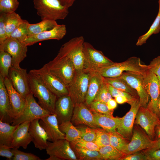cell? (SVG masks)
Returning a JSON list of instances; mask_svg holds the SVG:
<instances>
[{
	"instance_id": "cell-13",
	"label": "cell",
	"mask_w": 160,
	"mask_h": 160,
	"mask_svg": "<svg viewBox=\"0 0 160 160\" xmlns=\"http://www.w3.org/2000/svg\"><path fill=\"white\" fill-rule=\"evenodd\" d=\"M27 46L16 39L9 37L0 44V50L9 53L12 57V66L19 68L20 63L27 56Z\"/></svg>"
},
{
	"instance_id": "cell-38",
	"label": "cell",
	"mask_w": 160,
	"mask_h": 160,
	"mask_svg": "<svg viewBox=\"0 0 160 160\" xmlns=\"http://www.w3.org/2000/svg\"><path fill=\"white\" fill-rule=\"evenodd\" d=\"M29 23L27 20H24L12 32L9 37L16 39L23 43L28 37V26Z\"/></svg>"
},
{
	"instance_id": "cell-29",
	"label": "cell",
	"mask_w": 160,
	"mask_h": 160,
	"mask_svg": "<svg viewBox=\"0 0 160 160\" xmlns=\"http://www.w3.org/2000/svg\"><path fill=\"white\" fill-rule=\"evenodd\" d=\"M18 126L10 125L0 120V145H4L11 148L13 134Z\"/></svg>"
},
{
	"instance_id": "cell-4",
	"label": "cell",
	"mask_w": 160,
	"mask_h": 160,
	"mask_svg": "<svg viewBox=\"0 0 160 160\" xmlns=\"http://www.w3.org/2000/svg\"><path fill=\"white\" fill-rule=\"evenodd\" d=\"M90 72L86 69L76 70L71 81L67 86L69 95L75 105L85 103Z\"/></svg>"
},
{
	"instance_id": "cell-12",
	"label": "cell",
	"mask_w": 160,
	"mask_h": 160,
	"mask_svg": "<svg viewBox=\"0 0 160 160\" xmlns=\"http://www.w3.org/2000/svg\"><path fill=\"white\" fill-rule=\"evenodd\" d=\"M154 142L140 126L134 125L132 138L123 152L127 155L151 148Z\"/></svg>"
},
{
	"instance_id": "cell-27",
	"label": "cell",
	"mask_w": 160,
	"mask_h": 160,
	"mask_svg": "<svg viewBox=\"0 0 160 160\" xmlns=\"http://www.w3.org/2000/svg\"><path fill=\"white\" fill-rule=\"evenodd\" d=\"M92 111L98 126L108 132L117 131L121 118L114 117L113 116L100 113Z\"/></svg>"
},
{
	"instance_id": "cell-14",
	"label": "cell",
	"mask_w": 160,
	"mask_h": 160,
	"mask_svg": "<svg viewBox=\"0 0 160 160\" xmlns=\"http://www.w3.org/2000/svg\"><path fill=\"white\" fill-rule=\"evenodd\" d=\"M8 78L13 87L24 98L31 93L26 69L12 66Z\"/></svg>"
},
{
	"instance_id": "cell-50",
	"label": "cell",
	"mask_w": 160,
	"mask_h": 160,
	"mask_svg": "<svg viewBox=\"0 0 160 160\" xmlns=\"http://www.w3.org/2000/svg\"><path fill=\"white\" fill-rule=\"evenodd\" d=\"M123 160H148L147 157L142 151L127 155Z\"/></svg>"
},
{
	"instance_id": "cell-26",
	"label": "cell",
	"mask_w": 160,
	"mask_h": 160,
	"mask_svg": "<svg viewBox=\"0 0 160 160\" xmlns=\"http://www.w3.org/2000/svg\"><path fill=\"white\" fill-rule=\"evenodd\" d=\"M88 71L90 72V75L85 103L89 106L91 103L94 100L97 95L105 81L104 77L98 73Z\"/></svg>"
},
{
	"instance_id": "cell-49",
	"label": "cell",
	"mask_w": 160,
	"mask_h": 160,
	"mask_svg": "<svg viewBox=\"0 0 160 160\" xmlns=\"http://www.w3.org/2000/svg\"><path fill=\"white\" fill-rule=\"evenodd\" d=\"M7 38L6 30L5 13H0V44Z\"/></svg>"
},
{
	"instance_id": "cell-33",
	"label": "cell",
	"mask_w": 160,
	"mask_h": 160,
	"mask_svg": "<svg viewBox=\"0 0 160 160\" xmlns=\"http://www.w3.org/2000/svg\"><path fill=\"white\" fill-rule=\"evenodd\" d=\"M99 151L103 160H123L127 156L111 145L100 148Z\"/></svg>"
},
{
	"instance_id": "cell-22",
	"label": "cell",
	"mask_w": 160,
	"mask_h": 160,
	"mask_svg": "<svg viewBox=\"0 0 160 160\" xmlns=\"http://www.w3.org/2000/svg\"><path fill=\"white\" fill-rule=\"evenodd\" d=\"M39 123L45 130L49 139L53 142L59 139H65V134L60 130L56 115L50 114L40 119Z\"/></svg>"
},
{
	"instance_id": "cell-39",
	"label": "cell",
	"mask_w": 160,
	"mask_h": 160,
	"mask_svg": "<svg viewBox=\"0 0 160 160\" xmlns=\"http://www.w3.org/2000/svg\"><path fill=\"white\" fill-rule=\"evenodd\" d=\"M96 137L95 142L100 148L110 145L109 135L108 132L103 128H94Z\"/></svg>"
},
{
	"instance_id": "cell-28",
	"label": "cell",
	"mask_w": 160,
	"mask_h": 160,
	"mask_svg": "<svg viewBox=\"0 0 160 160\" xmlns=\"http://www.w3.org/2000/svg\"><path fill=\"white\" fill-rule=\"evenodd\" d=\"M57 25L56 21L48 19L42 20L41 22L36 23H29L28 26V37L51 30Z\"/></svg>"
},
{
	"instance_id": "cell-58",
	"label": "cell",
	"mask_w": 160,
	"mask_h": 160,
	"mask_svg": "<svg viewBox=\"0 0 160 160\" xmlns=\"http://www.w3.org/2000/svg\"><path fill=\"white\" fill-rule=\"evenodd\" d=\"M46 160H60L59 158L53 156H50L49 158L45 159Z\"/></svg>"
},
{
	"instance_id": "cell-24",
	"label": "cell",
	"mask_w": 160,
	"mask_h": 160,
	"mask_svg": "<svg viewBox=\"0 0 160 160\" xmlns=\"http://www.w3.org/2000/svg\"><path fill=\"white\" fill-rule=\"evenodd\" d=\"M40 119H35L31 122L29 132L33 138L32 141L35 148L40 150L46 149L49 138L45 130L39 123Z\"/></svg>"
},
{
	"instance_id": "cell-52",
	"label": "cell",
	"mask_w": 160,
	"mask_h": 160,
	"mask_svg": "<svg viewBox=\"0 0 160 160\" xmlns=\"http://www.w3.org/2000/svg\"><path fill=\"white\" fill-rule=\"evenodd\" d=\"M115 98V100L117 103L119 104H122L124 103H129V101L126 97L123 96H118Z\"/></svg>"
},
{
	"instance_id": "cell-46",
	"label": "cell",
	"mask_w": 160,
	"mask_h": 160,
	"mask_svg": "<svg viewBox=\"0 0 160 160\" xmlns=\"http://www.w3.org/2000/svg\"><path fill=\"white\" fill-rule=\"evenodd\" d=\"M108 89L112 97H115L118 96H123L126 97L129 101V104L131 105L137 99V98L130 94L125 92L116 89L111 85L107 84Z\"/></svg>"
},
{
	"instance_id": "cell-9",
	"label": "cell",
	"mask_w": 160,
	"mask_h": 160,
	"mask_svg": "<svg viewBox=\"0 0 160 160\" xmlns=\"http://www.w3.org/2000/svg\"><path fill=\"white\" fill-rule=\"evenodd\" d=\"M30 71L38 76L57 98L69 95L67 85L50 72L45 65L40 69Z\"/></svg>"
},
{
	"instance_id": "cell-17",
	"label": "cell",
	"mask_w": 160,
	"mask_h": 160,
	"mask_svg": "<svg viewBox=\"0 0 160 160\" xmlns=\"http://www.w3.org/2000/svg\"><path fill=\"white\" fill-rule=\"evenodd\" d=\"M129 111L121 117L117 131L130 140L132 138L136 116L140 106L139 98L136 99L130 105Z\"/></svg>"
},
{
	"instance_id": "cell-36",
	"label": "cell",
	"mask_w": 160,
	"mask_h": 160,
	"mask_svg": "<svg viewBox=\"0 0 160 160\" xmlns=\"http://www.w3.org/2000/svg\"><path fill=\"white\" fill-rule=\"evenodd\" d=\"M108 132L110 136V145L123 152L130 140L117 131Z\"/></svg>"
},
{
	"instance_id": "cell-42",
	"label": "cell",
	"mask_w": 160,
	"mask_h": 160,
	"mask_svg": "<svg viewBox=\"0 0 160 160\" xmlns=\"http://www.w3.org/2000/svg\"><path fill=\"white\" fill-rule=\"evenodd\" d=\"M89 107L92 110L97 113L113 116L114 110H109L106 103L98 101H94Z\"/></svg>"
},
{
	"instance_id": "cell-23",
	"label": "cell",
	"mask_w": 160,
	"mask_h": 160,
	"mask_svg": "<svg viewBox=\"0 0 160 160\" xmlns=\"http://www.w3.org/2000/svg\"><path fill=\"white\" fill-rule=\"evenodd\" d=\"M31 122L26 121L18 125L14 132L11 148L22 147L26 149L33 139L29 132Z\"/></svg>"
},
{
	"instance_id": "cell-41",
	"label": "cell",
	"mask_w": 160,
	"mask_h": 160,
	"mask_svg": "<svg viewBox=\"0 0 160 160\" xmlns=\"http://www.w3.org/2000/svg\"><path fill=\"white\" fill-rule=\"evenodd\" d=\"M19 5L18 0H0V13L7 14L15 12Z\"/></svg>"
},
{
	"instance_id": "cell-40",
	"label": "cell",
	"mask_w": 160,
	"mask_h": 160,
	"mask_svg": "<svg viewBox=\"0 0 160 160\" xmlns=\"http://www.w3.org/2000/svg\"><path fill=\"white\" fill-rule=\"evenodd\" d=\"M76 127L81 132V138L87 141L95 142L96 134L94 128L84 124Z\"/></svg>"
},
{
	"instance_id": "cell-35",
	"label": "cell",
	"mask_w": 160,
	"mask_h": 160,
	"mask_svg": "<svg viewBox=\"0 0 160 160\" xmlns=\"http://www.w3.org/2000/svg\"><path fill=\"white\" fill-rule=\"evenodd\" d=\"M5 23L7 36L9 38L12 32L24 21L19 15L15 12L5 13Z\"/></svg>"
},
{
	"instance_id": "cell-51",
	"label": "cell",
	"mask_w": 160,
	"mask_h": 160,
	"mask_svg": "<svg viewBox=\"0 0 160 160\" xmlns=\"http://www.w3.org/2000/svg\"><path fill=\"white\" fill-rule=\"evenodd\" d=\"M14 153L10 147L4 145H0V156L5 157L9 160H12Z\"/></svg>"
},
{
	"instance_id": "cell-5",
	"label": "cell",
	"mask_w": 160,
	"mask_h": 160,
	"mask_svg": "<svg viewBox=\"0 0 160 160\" xmlns=\"http://www.w3.org/2000/svg\"><path fill=\"white\" fill-rule=\"evenodd\" d=\"M84 39L82 36L70 39L63 44L57 55L67 57L73 63L76 70L84 69L83 44Z\"/></svg>"
},
{
	"instance_id": "cell-15",
	"label": "cell",
	"mask_w": 160,
	"mask_h": 160,
	"mask_svg": "<svg viewBox=\"0 0 160 160\" xmlns=\"http://www.w3.org/2000/svg\"><path fill=\"white\" fill-rule=\"evenodd\" d=\"M144 76L146 88L151 98L147 107L159 117L157 102L160 93V82L157 76L148 69Z\"/></svg>"
},
{
	"instance_id": "cell-10",
	"label": "cell",
	"mask_w": 160,
	"mask_h": 160,
	"mask_svg": "<svg viewBox=\"0 0 160 160\" xmlns=\"http://www.w3.org/2000/svg\"><path fill=\"white\" fill-rule=\"evenodd\" d=\"M144 73L127 71L123 72L119 76L125 79L137 91L139 97L140 106L147 107L150 96L146 88Z\"/></svg>"
},
{
	"instance_id": "cell-54",
	"label": "cell",
	"mask_w": 160,
	"mask_h": 160,
	"mask_svg": "<svg viewBox=\"0 0 160 160\" xmlns=\"http://www.w3.org/2000/svg\"><path fill=\"white\" fill-rule=\"evenodd\" d=\"M63 5L68 8L71 7L75 0H58Z\"/></svg>"
},
{
	"instance_id": "cell-3",
	"label": "cell",
	"mask_w": 160,
	"mask_h": 160,
	"mask_svg": "<svg viewBox=\"0 0 160 160\" xmlns=\"http://www.w3.org/2000/svg\"><path fill=\"white\" fill-rule=\"evenodd\" d=\"M34 7L41 20H63L68 15V8L58 0H33Z\"/></svg>"
},
{
	"instance_id": "cell-31",
	"label": "cell",
	"mask_w": 160,
	"mask_h": 160,
	"mask_svg": "<svg viewBox=\"0 0 160 160\" xmlns=\"http://www.w3.org/2000/svg\"><path fill=\"white\" fill-rule=\"evenodd\" d=\"M70 145L78 160H103L98 151L90 150L70 144Z\"/></svg>"
},
{
	"instance_id": "cell-32",
	"label": "cell",
	"mask_w": 160,
	"mask_h": 160,
	"mask_svg": "<svg viewBox=\"0 0 160 160\" xmlns=\"http://www.w3.org/2000/svg\"><path fill=\"white\" fill-rule=\"evenodd\" d=\"M61 131L65 135V139L69 142L81 138L80 132L74 125L71 121L62 123L59 124Z\"/></svg>"
},
{
	"instance_id": "cell-43",
	"label": "cell",
	"mask_w": 160,
	"mask_h": 160,
	"mask_svg": "<svg viewBox=\"0 0 160 160\" xmlns=\"http://www.w3.org/2000/svg\"><path fill=\"white\" fill-rule=\"evenodd\" d=\"M12 151L14 153L12 160H40L38 156L31 153L23 152L16 148H12Z\"/></svg>"
},
{
	"instance_id": "cell-56",
	"label": "cell",
	"mask_w": 160,
	"mask_h": 160,
	"mask_svg": "<svg viewBox=\"0 0 160 160\" xmlns=\"http://www.w3.org/2000/svg\"><path fill=\"white\" fill-rule=\"evenodd\" d=\"M150 148L153 149H160V138L154 140L153 146Z\"/></svg>"
},
{
	"instance_id": "cell-11",
	"label": "cell",
	"mask_w": 160,
	"mask_h": 160,
	"mask_svg": "<svg viewBox=\"0 0 160 160\" xmlns=\"http://www.w3.org/2000/svg\"><path fill=\"white\" fill-rule=\"evenodd\" d=\"M160 123V119L155 113L147 107H140L134 124L140 126L153 140L155 139V128Z\"/></svg>"
},
{
	"instance_id": "cell-1",
	"label": "cell",
	"mask_w": 160,
	"mask_h": 160,
	"mask_svg": "<svg viewBox=\"0 0 160 160\" xmlns=\"http://www.w3.org/2000/svg\"><path fill=\"white\" fill-rule=\"evenodd\" d=\"M28 76L31 93L38 98V104L51 114H54L57 96L37 75L29 71Z\"/></svg>"
},
{
	"instance_id": "cell-34",
	"label": "cell",
	"mask_w": 160,
	"mask_h": 160,
	"mask_svg": "<svg viewBox=\"0 0 160 160\" xmlns=\"http://www.w3.org/2000/svg\"><path fill=\"white\" fill-rule=\"evenodd\" d=\"M159 10L157 15L148 31L145 34L139 37L136 45L140 46L145 44L148 39L153 34H158L160 31V0L158 1Z\"/></svg>"
},
{
	"instance_id": "cell-48",
	"label": "cell",
	"mask_w": 160,
	"mask_h": 160,
	"mask_svg": "<svg viewBox=\"0 0 160 160\" xmlns=\"http://www.w3.org/2000/svg\"><path fill=\"white\" fill-rule=\"evenodd\" d=\"M141 151L148 160H160V149L148 148Z\"/></svg>"
},
{
	"instance_id": "cell-25",
	"label": "cell",
	"mask_w": 160,
	"mask_h": 160,
	"mask_svg": "<svg viewBox=\"0 0 160 160\" xmlns=\"http://www.w3.org/2000/svg\"><path fill=\"white\" fill-rule=\"evenodd\" d=\"M4 83L15 119L22 113L25 107V99L15 89L8 77L4 78Z\"/></svg>"
},
{
	"instance_id": "cell-30",
	"label": "cell",
	"mask_w": 160,
	"mask_h": 160,
	"mask_svg": "<svg viewBox=\"0 0 160 160\" xmlns=\"http://www.w3.org/2000/svg\"><path fill=\"white\" fill-rule=\"evenodd\" d=\"M104 81L116 89L129 93L139 98L137 91L132 88L125 79L120 76L104 78Z\"/></svg>"
},
{
	"instance_id": "cell-2",
	"label": "cell",
	"mask_w": 160,
	"mask_h": 160,
	"mask_svg": "<svg viewBox=\"0 0 160 160\" xmlns=\"http://www.w3.org/2000/svg\"><path fill=\"white\" fill-rule=\"evenodd\" d=\"M148 69V65L142 64L140 58L133 56L122 62L114 63L105 67L89 71L96 72L104 78H114L127 71L144 73Z\"/></svg>"
},
{
	"instance_id": "cell-47",
	"label": "cell",
	"mask_w": 160,
	"mask_h": 160,
	"mask_svg": "<svg viewBox=\"0 0 160 160\" xmlns=\"http://www.w3.org/2000/svg\"><path fill=\"white\" fill-rule=\"evenodd\" d=\"M148 65V69L157 76L160 82V56L153 59Z\"/></svg>"
},
{
	"instance_id": "cell-57",
	"label": "cell",
	"mask_w": 160,
	"mask_h": 160,
	"mask_svg": "<svg viewBox=\"0 0 160 160\" xmlns=\"http://www.w3.org/2000/svg\"><path fill=\"white\" fill-rule=\"evenodd\" d=\"M157 106L159 112V117L160 119V93L158 100Z\"/></svg>"
},
{
	"instance_id": "cell-45",
	"label": "cell",
	"mask_w": 160,
	"mask_h": 160,
	"mask_svg": "<svg viewBox=\"0 0 160 160\" xmlns=\"http://www.w3.org/2000/svg\"><path fill=\"white\" fill-rule=\"evenodd\" d=\"M70 144L89 150L99 151L100 148L95 143L85 140L81 138L71 142Z\"/></svg>"
},
{
	"instance_id": "cell-8",
	"label": "cell",
	"mask_w": 160,
	"mask_h": 160,
	"mask_svg": "<svg viewBox=\"0 0 160 160\" xmlns=\"http://www.w3.org/2000/svg\"><path fill=\"white\" fill-rule=\"evenodd\" d=\"M83 52L84 69H94L105 67L114 63L88 42H84Z\"/></svg>"
},
{
	"instance_id": "cell-37",
	"label": "cell",
	"mask_w": 160,
	"mask_h": 160,
	"mask_svg": "<svg viewBox=\"0 0 160 160\" xmlns=\"http://www.w3.org/2000/svg\"><path fill=\"white\" fill-rule=\"evenodd\" d=\"M12 66V57L7 52L0 50V75L4 78L8 77Z\"/></svg>"
},
{
	"instance_id": "cell-21",
	"label": "cell",
	"mask_w": 160,
	"mask_h": 160,
	"mask_svg": "<svg viewBox=\"0 0 160 160\" xmlns=\"http://www.w3.org/2000/svg\"><path fill=\"white\" fill-rule=\"evenodd\" d=\"M15 118L4 78L0 75V120L10 124Z\"/></svg>"
},
{
	"instance_id": "cell-53",
	"label": "cell",
	"mask_w": 160,
	"mask_h": 160,
	"mask_svg": "<svg viewBox=\"0 0 160 160\" xmlns=\"http://www.w3.org/2000/svg\"><path fill=\"white\" fill-rule=\"evenodd\" d=\"M108 109L110 110H114L117 106V103L115 99L111 98L106 103Z\"/></svg>"
},
{
	"instance_id": "cell-7",
	"label": "cell",
	"mask_w": 160,
	"mask_h": 160,
	"mask_svg": "<svg viewBox=\"0 0 160 160\" xmlns=\"http://www.w3.org/2000/svg\"><path fill=\"white\" fill-rule=\"evenodd\" d=\"M50 114H51L37 103L33 95L31 93L25 98V104L22 113L14 119L11 124L12 125H16L26 121L31 122Z\"/></svg>"
},
{
	"instance_id": "cell-18",
	"label": "cell",
	"mask_w": 160,
	"mask_h": 160,
	"mask_svg": "<svg viewBox=\"0 0 160 160\" xmlns=\"http://www.w3.org/2000/svg\"><path fill=\"white\" fill-rule=\"evenodd\" d=\"M71 121L75 126L84 124L93 128H100L95 122L92 111L85 103L75 105Z\"/></svg>"
},
{
	"instance_id": "cell-55",
	"label": "cell",
	"mask_w": 160,
	"mask_h": 160,
	"mask_svg": "<svg viewBox=\"0 0 160 160\" xmlns=\"http://www.w3.org/2000/svg\"><path fill=\"white\" fill-rule=\"evenodd\" d=\"M155 140L160 138V123L157 125L155 129Z\"/></svg>"
},
{
	"instance_id": "cell-16",
	"label": "cell",
	"mask_w": 160,
	"mask_h": 160,
	"mask_svg": "<svg viewBox=\"0 0 160 160\" xmlns=\"http://www.w3.org/2000/svg\"><path fill=\"white\" fill-rule=\"evenodd\" d=\"M46 150L47 154L56 156L61 160H78L70 142L65 139L48 142Z\"/></svg>"
},
{
	"instance_id": "cell-20",
	"label": "cell",
	"mask_w": 160,
	"mask_h": 160,
	"mask_svg": "<svg viewBox=\"0 0 160 160\" xmlns=\"http://www.w3.org/2000/svg\"><path fill=\"white\" fill-rule=\"evenodd\" d=\"M64 24H58L52 29L43 31L37 35L28 37L23 43L27 46L32 45L40 41L51 39H62L66 33Z\"/></svg>"
},
{
	"instance_id": "cell-44",
	"label": "cell",
	"mask_w": 160,
	"mask_h": 160,
	"mask_svg": "<svg viewBox=\"0 0 160 160\" xmlns=\"http://www.w3.org/2000/svg\"><path fill=\"white\" fill-rule=\"evenodd\" d=\"M112 98L108 88L107 84L104 82L97 95L94 101H98L105 103Z\"/></svg>"
},
{
	"instance_id": "cell-19",
	"label": "cell",
	"mask_w": 160,
	"mask_h": 160,
	"mask_svg": "<svg viewBox=\"0 0 160 160\" xmlns=\"http://www.w3.org/2000/svg\"><path fill=\"white\" fill-rule=\"evenodd\" d=\"M74 106L69 95L57 98L55 105V114L59 124L64 122L71 121Z\"/></svg>"
},
{
	"instance_id": "cell-6",
	"label": "cell",
	"mask_w": 160,
	"mask_h": 160,
	"mask_svg": "<svg viewBox=\"0 0 160 160\" xmlns=\"http://www.w3.org/2000/svg\"><path fill=\"white\" fill-rule=\"evenodd\" d=\"M49 71L67 86L74 75V65L69 58L57 55L52 61L45 64Z\"/></svg>"
}]
</instances>
